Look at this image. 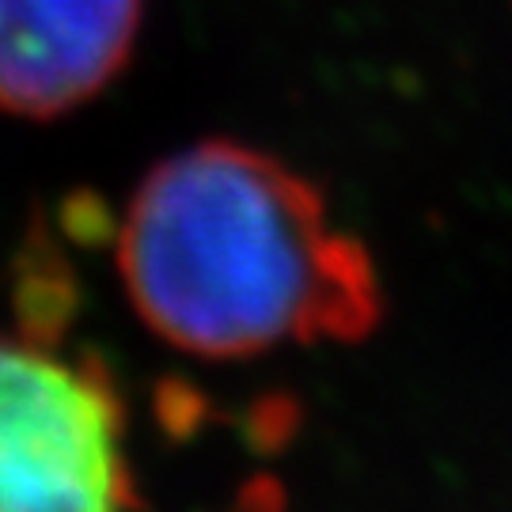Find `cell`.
<instances>
[{
	"label": "cell",
	"mask_w": 512,
	"mask_h": 512,
	"mask_svg": "<svg viewBox=\"0 0 512 512\" xmlns=\"http://www.w3.org/2000/svg\"><path fill=\"white\" fill-rule=\"evenodd\" d=\"M126 406L95 361L0 338V512H133Z\"/></svg>",
	"instance_id": "7a4b0ae2"
},
{
	"label": "cell",
	"mask_w": 512,
	"mask_h": 512,
	"mask_svg": "<svg viewBox=\"0 0 512 512\" xmlns=\"http://www.w3.org/2000/svg\"><path fill=\"white\" fill-rule=\"evenodd\" d=\"M137 315L198 357L361 342L384 315L361 239L270 152L202 141L152 167L118 232Z\"/></svg>",
	"instance_id": "6da1fadb"
},
{
	"label": "cell",
	"mask_w": 512,
	"mask_h": 512,
	"mask_svg": "<svg viewBox=\"0 0 512 512\" xmlns=\"http://www.w3.org/2000/svg\"><path fill=\"white\" fill-rule=\"evenodd\" d=\"M145 0H0V110L57 118L122 73Z\"/></svg>",
	"instance_id": "3957f363"
}]
</instances>
